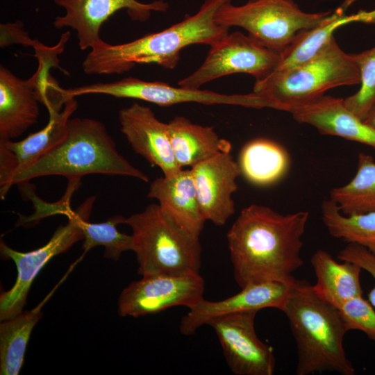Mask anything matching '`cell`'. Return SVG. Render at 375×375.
Returning <instances> with one entry per match:
<instances>
[{
	"label": "cell",
	"instance_id": "1",
	"mask_svg": "<svg viewBox=\"0 0 375 375\" xmlns=\"http://www.w3.org/2000/svg\"><path fill=\"white\" fill-rule=\"evenodd\" d=\"M308 218L307 211L284 215L258 204L243 208L226 235L237 284L294 283L293 273L303 264Z\"/></svg>",
	"mask_w": 375,
	"mask_h": 375
},
{
	"label": "cell",
	"instance_id": "13",
	"mask_svg": "<svg viewBox=\"0 0 375 375\" xmlns=\"http://www.w3.org/2000/svg\"><path fill=\"white\" fill-rule=\"evenodd\" d=\"M201 212L205 219L222 226L235 212L232 195L242 174L231 152L219 153L191 168Z\"/></svg>",
	"mask_w": 375,
	"mask_h": 375
},
{
	"label": "cell",
	"instance_id": "8",
	"mask_svg": "<svg viewBox=\"0 0 375 375\" xmlns=\"http://www.w3.org/2000/svg\"><path fill=\"white\" fill-rule=\"evenodd\" d=\"M96 197L85 199L75 210L67 212L68 222L59 226L50 240L39 249L20 252L1 240V256L15 262L17 276L12 288L0 296L1 321L12 317L23 311L32 283L40 270L55 256L67 251L74 243L83 240V224L91 214Z\"/></svg>",
	"mask_w": 375,
	"mask_h": 375
},
{
	"label": "cell",
	"instance_id": "11",
	"mask_svg": "<svg viewBox=\"0 0 375 375\" xmlns=\"http://www.w3.org/2000/svg\"><path fill=\"white\" fill-rule=\"evenodd\" d=\"M251 310L215 317L207 325L217 335L224 356L236 375H272L276 360L272 347L257 335Z\"/></svg>",
	"mask_w": 375,
	"mask_h": 375
},
{
	"label": "cell",
	"instance_id": "14",
	"mask_svg": "<svg viewBox=\"0 0 375 375\" xmlns=\"http://www.w3.org/2000/svg\"><path fill=\"white\" fill-rule=\"evenodd\" d=\"M88 94H103L117 98L136 99L160 106L183 103L203 104H226L250 108L249 93L224 94L209 90L174 87L160 81H144L128 77L112 83H98L88 85Z\"/></svg>",
	"mask_w": 375,
	"mask_h": 375
},
{
	"label": "cell",
	"instance_id": "19",
	"mask_svg": "<svg viewBox=\"0 0 375 375\" xmlns=\"http://www.w3.org/2000/svg\"><path fill=\"white\" fill-rule=\"evenodd\" d=\"M294 119L321 134L339 136L375 148V131L353 114L344 99L323 95L290 110Z\"/></svg>",
	"mask_w": 375,
	"mask_h": 375
},
{
	"label": "cell",
	"instance_id": "4",
	"mask_svg": "<svg viewBox=\"0 0 375 375\" xmlns=\"http://www.w3.org/2000/svg\"><path fill=\"white\" fill-rule=\"evenodd\" d=\"M123 176L149 182V176L131 164L117 151L105 125L90 118L69 119L62 140L26 169L17 173L12 184L27 183L46 176L80 180L87 174Z\"/></svg>",
	"mask_w": 375,
	"mask_h": 375
},
{
	"label": "cell",
	"instance_id": "27",
	"mask_svg": "<svg viewBox=\"0 0 375 375\" xmlns=\"http://www.w3.org/2000/svg\"><path fill=\"white\" fill-rule=\"evenodd\" d=\"M322 219L331 236L362 245L375 255V212L344 215L329 199L322 203Z\"/></svg>",
	"mask_w": 375,
	"mask_h": 375
},
{
	"label": "cell",
	"instance_id": "22",
	"mask_svg": "<svg viewBox=\"0 0 375 375\" xmlns=\"http://www.w3.org/2000/svg\"><path fill=\"white\" fill-rule=\"evenodd\" d=\"M77 106L75 98H70L62 109L48 111V124L40 131L31 133L18 142L0 140V143L11 152L15 158L17 168L14 176L35 163L62 140L67 132L70 117Z\"/></svg>",
	"mask_w": 375,
	"mask_h": 375
},
{
	"label": "cell",
	"instance_id": "15",
	"mask_svg": "<svg viewBox=\"0 0 375 375\" xmlns=\"http://www.w3.org/2000/svg\"><path fill=\"white\" fill-rule=\"evenodd\" d=\"M121 131L133 151L153 166L163 176H172L181 168L175 158L167 123L160 121L151 109L138 103L119 111Z\"/></svg>",
	"mask_w": 375,
	"mask_h": 375
},
{
	"label": "cell",
	"instance_id": "17",
	"mask_svg": "<svg viewBox=\"0 0 375 375\" xmlns=\"http://www.w3.org/2000/svg\"><path fill=\"white\" fill-rule=\"evenodd\" d=\"M41 103L38 71L22 80L0 67V140H12L38 122Z\"/></svg>",
	"mask_w": 375,
	"mask_h": 375
},
{
	"label": "cell",
	"instance_id": "2",
	"mask_svg": "<svg viewBox=\"0 0 375 375\" xmlns=\"http://www.w3.org/2000/svg\"><path fill=\"white\" fill-rule=\"evenodd\" d=\"M233 0H206L193 15L135 40L112 45L102 40L91 48L82 67L88 74H122L136 64L155 63L166 69L177 65L180 51L188 45L217 44L228 34L229 27L215 21V15Z\"/></svg>",
	"mask_w": 375,
	"mask_h": 375
},
{
	"label": "cell",
	"instance_id": "10",
	"mask_svg": "<svg viewBox=\"0 0 375 375\" xmlns=\"http://www.w3.org/2000/svg\"><path fill=\"white\" fill-rule=\"evenodd\" d=\"M204 291L205 282L199 273L142 276L120 294L118 313L139 317L175 306L190 309L204 299Z\"/></svg>",
	"mask_w": 375,
	"mask_h": 375
},
{
	"label": "cell",
	"instance_id": "31",
	"mask_svg": "<svg viewBox=\"0 0 375 375\" xmlns=\"http://www.w3.org/2000/svg\"><path fill=\"white\" fill-rule=\"evenodd\" d=\"M338 259L359 265L368 272L375 281V255L367 248L356 243H348L338 254ZM367 300L375 308V285L369 290Z\"/></svg>",
	"mask_w": 375,
	"mask_h": 375
},
{
	"label": "cell",
	"instance_id": "7",
	"mask_svg": "<svg viewBox=\"0 0 375 375\" xmlns=\"http://www.w3.org/2000/svg\"><path fill=\"white\" fill-rule=\"evenodd\" d=\"M331 13L306 12L290 0H256L239 6L224 4L215 21L245 29L249 36L281 54L300 32L318 26Z\"/></svg>",
	"mask_w": 375,
	"mask_h": 375
},
{
	"label": "cell",
	"instance_id": "28",
	"mask_svg": "<svg viewBox=\"0 0 375 375\" xmlns=\"http://www.w3.org/2000/svg\"><path fill=\"white\" fill-rule=\"evenodd\" d=\"M124 217L116 215L101 223H90L89 219L84 221V234L82 249L84 252L97 246L105 248L104 256L117 260L124 251L131 250L132 235L119 232L117 226L124 224Z\"/></svg>",
	"mask_w": 375,
	"mask_h": 375
},
{
	"label": "cell",
	"instance_id": "16",
	"mask_svg": "<svg viewBox=\"0 0 375 375\" xmlns=\"http://www.w3.org/2000/svg\"><path fill=\"white\" fill-rule=\"evenodd\" d=\"M295 283H251L225 299L208 301L203 299L181 317L179 331L181 334L189 336L194 335L198 328L207 325L210 320L217 317L251 310L259 311L266 308L281 310Z\"/></svg>",
	"mask_w": 375,
	"mask_h": 375
},
{
	"label": "cell",
	"instance_id": "5",
	"mask_svg": "<svg viewBox=\"0 0 375 375\" xmlns=\"http://www.w3.org/2000/svg\"><path fill=\"white\" fill-rule=\"evenodd\" d=\"M360 83L355 54L345 53L333 38L306 62L256 80L253 92L260 98L262 108L290 112L330 89Z\"/></svg>",
	"mask_w": 375,
	"mask_h": 375
},
{
	"label": "cell",
	"instance_id": "21",
	"mask_svg": "<svg viewBox=\"0 0 375 375\" xmlns=\"http://www.w3.org/2000/svg\"><path fill=\"white\" fill-rule=\"evenodd\" d=\"M167 125L172 150L181 168L232 149L231 143L220 138L213 127L194 124L183 116L174 117Z\"/></svg>",
	"mask_w": 375,
	"mask_h": 375
},
{
	"label": "cell",
	"instance_id": "20",
	"mask_svg": "<svg viewBox=\"0 0 375 375\" xmlns=\"http://www.w3.org/2000/svg\"><path fill=\"white\" fill-rule=\"evenodd\" d=\"M317 278L312 289L322 299L338 308L346 301L360 296L361 267L356 263L337 262L324 249L317 250L310 258Z\"/></svg>",
	"mask_w": 375,
	"mask_h": 375
},
{
	"label": "cell",
	"instance_id": "33",
	"mask_svg": "<svg viewBox=\"0 0 375 375\" xmlns=\"http://www.w3.org/2000/svg\"><path fill=\"white\" fill-rule=\"evenodd\" d=\"M256 1V0H249L248 1ZM290 1H294V0H290Z\"/></svg>",
	"mask_w": 375,
	"mask_h": 375
},
{
	"label": "cell",
	"instance_id": "29",
	"mask_svg": "<svg viewBox=\"0 0 375 375\" xmlns=\"http://www.w3.org/2000/svg\"><path fill=\"white\" fill-rule=\"evenodd\" d=\"M354 54L360 71V87L356 93L344 99V103L364 121L375 103V47Z\"/></svg>",
	"mask_w": 375,
	"mask_h": 375
},
{
	"label": "cell",
	"instance_id": "30",
	"mask_svg": "<svg viewBox=\"0 0 375 375\" xmlns=\"http://www.w3.org/2000/svg\"><path fill=\"white\" fill-rule=\"evenodd\" d=\"M338 309L348 331H362L375 343V310L368 300L357 297Z\"/></svg>",
	"mask_w": 375,
	"mask_h": 375
},
{
	"label": "cell",
	"instance_id": "9",
	"mask_svg": "<svg viewBox=\"0 0 375 375\" xmlns=\"http://www.w3.org/2000/svg\"><path fill=\"white\" fill-rule=\"evenodd\" d=\"M281 54L249 35L236 31L228 34L210 49L202 65L178 82V85L199 89L212 80L234 73H246L261 79L277 66Z\"/></svg>",
	"mask_w": 375,
	"mask_h": 375
},
{
	"label": "cell",
	"instance_id": "6",
	"mask_svg": "<svg viewBox=\"0 0 375 375\" xmlns=\"http://www.w3.org/2000/svg\"><path fill=\"white\" fill-rule=\"evenodd\" d=\"M132 229V247L142 276L199 273L201 247L160 208L151 203L125 218Z\"/></svg>",
	"mask_w": 375,
	"mask_h": 375
},
{
	"label": "cell",
	"instance_id": "18",
	"mask_svg": "<svg viewBox=\"0 0 375 375\" xmlns=\"http://www.w3.org/2000/svg\"><path fill=\"white\" fill-rule=\"evenodd\" d=\"M147 197L158 201L160 208L183 231L199 238L206 220L197 199L191 169L156 178Z\"/></svg>",
	"mask_w": 375,
	"mask_h": 375
},
{
	"label": "cell",
	"instance_id": "12",
	"mask_svg": "<svg viewBox=\"0 0 375 375\" xmlns=\"http://www.w3.org/2000/svg\"><path fill=\"white\" fill-rule=\"evenodd\" d=\"M56 5L65 10L63 16H58L53 25L57 28L70 27L77 33L81 50L92 48L101 40V25L117 11L126 9L129 17L135 21H146L151 12H165L168 3L162 0L149 3L137 0H54Z\"/></svg>",
	"mask_w": 375,
	"mask_h": 375
},
{
	"label": "cell",
	"instance_id": "23",
	"mask_svg": "<svg viewBox=\"0 0 375 375\" xmlns=\"http://www.w3.org/2000/svg\"><path fill=\"white\" fill-rule=\"evenodd\" d=\"M344 10L339 8L318 26L300 32L281 53L280 60L274 71L289 69L310 59L334 38L333 33L339 27L352 22L375 20V13L347 16Z\"/></svg>",
	"mask_w": 375,
	"mask_h": 375
},
{
	"label": "cell",
	"instance_id": "32",
	"mask_svg": "<svg viewBox=\"0 0 375 375\" xmlns=\"http://www.w3.org/2000/svg\"><path fill=\"white\" fill-rule=\"evenodd\" d=\"M364 122L375 131V103L370 109Z\"/></svg>",
	"mask_w": 375,
	"mask_h": 375
},
{
	"label": "cell",
	"instance_id": "24",
	"mask_svg": "<svg viewBox=\"0 0 375 375\" xmlns=\"http://www.w3.org/2000/svg\"><path fill=\"white\" fill-rule=\"evenodd\" d=\"M289 161L282 146L270 140L258 138L243 147L238 164L248 181L265 186L277 182L285 174Z\"/></svg>",
	"mask_w": 375,
	"mask_h": 375
},
{
	"label": "cell",
	"instance_id": "3",
	"mask_svg": "<svg viewBox=\"0 0 375 375\" xmlns=\"http://www.w3.org/2000/svg\"><path fill=\"white\" fill-rule=\"evenodd\" d=\"M281 310L296 342V374L325 372L355 374L344 348L348 331L339 310L320 298L312 285L297 280Z\"/></svg>",
	"mask_w": 375,
	"mask_h": 375
},
{
	"label": "cell",
	"instance_id": "25",
	"mask_svg": "<svg viewBox=\"0 0 375 375\" xmlns=\"http://www.w3.org/2000/svg\"><path fill=\"white\" fill-rule=\"evenodd\" d=\"M43 303L31 310L22 311L1 321L0 374H19L32 330L42 316Z\"/></svg>",
	"mask_w": 375,
	"mask_h": 375
},
{
	"label": "cell",
	"instance_id": "26",
	"mask_svg": "<svg viewBox=\"0 0 375 375\" xmlns=\"http://www.w3.org/2000/svg\"><path fill=\"white\" fill-rule=\"evenodd\" d=\"M330 199L344 215L375 212V160L365 153L358 156L357 172L344 185L333 188Z\"/></svg>",
	"mask_w": 375,
	"mask_h": 375
}]
</instances>
